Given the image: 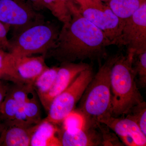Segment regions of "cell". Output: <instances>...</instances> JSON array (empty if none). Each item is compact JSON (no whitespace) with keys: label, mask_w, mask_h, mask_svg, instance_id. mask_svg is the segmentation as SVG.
<instances>
[{"label":"cell","mask_w":146,"mask_h":146,"mask_svg":"<svg viewBox=\"0 0 146 146\" xmlns=\"http://www.w3.org/2000/svg\"><path fill=\"white\" fill-rule=\"evenodd\" d=\"M46 8L51 12L63 25L68 24L72 19L71 6L72 0H43Z\"/></svg>","instance_id":"e0dca14e"},{"label":"cell","mask_w":146,"mask_h":146,"mask_svg":"<svg viewBox=\"0 0 146 146\" xmlns=\"http://www.w3.org/2000/svg\"><path fill=\"white\" fill-rule=\"evenodd\" d=\"M20 106L12 97L7 93L0 108V119L11 121L15 117Z\"/></svg>","instance_id":"44dd1931"},{"label":"cell","mask_w":146,"mask_h":146,"mask_svg":"<svg viewBox=\"0 0 146 146\" xmlns=\"http://www.w3.org/2000/svg\"><path fill=\"white\" fill-rule=\"evenodd\" d=\"M96 125L102 139V146H123L116 134L111 132L107 126L96 121Z\"/></svg>","instance_id":"603a6c76"},{"label":"cell","mask_w":146,"mask_h":146,"mask_svg":"<svg viewBox=\"0 0 146 146\" xmlns=\"http://www.w3.org/2000/svg\"><path fill=\"white\" fill-rule=\"evenodd\" d=\"M94 75L90 66L81 72L69 86L53 100L45 119L58 124L74 109Z\"/></svg>","instance_id":"5b68a950"},{"label":"cell","mask_w":146,"mask_h":146,"mask_svg":"<svg viewBox=\"0 0 146 146\" xmlns=\"http://www.w3.org/2000/svg\"><path fill=\"white\" fill-rule=\"evenodd\" d=\"M56 125L46 119L35 126L30 146H62L59 137V129Z\"/></svg>","instance_id":"5bb4252c"},{"label":"cell","mask_w":146,"mask_h":146,"mask_svg":"<svg viewBox=\"0 0 146 146\" xmlns=\"http://www.w3.org/2000/svg\"><path fill=\"white\" fill-rule=\"evenodd\" d=\"M1 124H0V130H1Z\"/></svg>","instance_id":"f546056e"},{"label":"cell","mask_w":146,"mask_h":146,"mask_svg":"<svg viewBox=\"0 0 146 146\" xmlns=\"http://www.w3.org/2000/svg\"><path fill=\"white\" fill-rule=\"evenodd\" d=\"M137 124L142 132L146 136V103L142 102L133 106L124 115Z\"/></svg>","instance_id":"ac0fdd59"},{"label":"cell","mask_w":146,"mask_h":146,"mask_svg":"<svg viewBox=\"0 0 146 146\" xmlns=\"http://www.w3.org/2000/svg\"><path fill=\"white\" fill-rule=\"evenodd\" d=\"M71 11V21L63 25L54 46L45 57L61 63L106 58V47L112 45L104 33L82 16L75 4Z\"/></svg>","instance_id":"6da1fadb"},{"label":"cell","mask_w":146,"mask_h":146,"mask_svg":"<svg viewBox=\"0 0 146 146\" xmlns=\"http://www.w3.org/2000/svg\"><path fill=\"white\" fill-rule=\"evenodd\" d=\"M81 15L104 33L111 45H117L124 22L107 4L102 2L84 7H79Z\"/></svg>","instance_id":"ba28073f"},{"label":"cell","mask_w":146,"mask_h":146,"mask_svg":"<svg viewBox=\"0 0 146 146\" xmlns=\"http://www.w3.org/2000/svg\"><path fill=\"white\" fill-rule=\"evenodd\" d=\"M133 53L116 55L110 72L111 115L117 117L125 115L130 108L144 100L136 82L132 67Z\"/></svg>","instance_id":"7a4b0ae2"},{"label":"cell","mask_w":146,"mask_h":146,"mask_svg":"<svg viewBox=\"0 0 146 146\" xmlns=\"http://www.w3.org/2000/svg\"><path fill=\"white\" fill-rule=\"evenodd\" d=\"M80 5L79 7H84L94 5L101 1L100 0H72Z\"/></svg>","instance_id":"d4e9b609"},{"label":"cell","mask_w":146,"mask_h":146,"mask_svg":"<svg viewBox=\"0 0 146 146\" xmlns=\"http://www.w3.org/2000/svg\"><path fill=\"white\" fill-rule=\"evenodd\" d=\"M96 121L107 126L128 146H145L146 136L136 123L125 117H113L111 114L101 116Z\"/></svg>","instance_id":"30bf717a"},{"label":"cell","mask_w":146,"mask_h":146,"mask_svg":"<svg viewBox=\"0 0 146 146\" xmlns=\"http://www.w3.org/2000/svg\"><path fill=\"white\" fill-rule=\"evenodd\" d=\"M60 30L52 24L35 25L17 35L10 42L8 52L17 56H31L45 54L54 46Z\"/></svg>","instance_id":"277c9868"},{"label":"cell","mask_w":146,"mask_h":146,"mask_svg":"<svg viewBox=\"0 0 146 146\" xmlns=\"http://www.w3.org/2000/svg\"><path fill=\"white\" fill-rule=\"evenodd\" d=\"M44 55L20 56L7 52L1 76L16 84H33L36 78L48 68Z\"/></svg>","instance_id":"8992f818"},{"label":"cell","mask_w":146,"mask_h":146,"mask_svg":"<svg viewBox=\"0 0 146 146\" xmlns=\"http://www.w3.org/2000/svg\"><path fill=\"white\" fill-rule=\"evenodd\" d=\"M90 66L89 64L82 61L78 63H62L61 66L59 67L51 88L43 99L40 101L47 112L54 98L67 89L82 71Z\"/></svg>","instance_id":"8fae6325"},{"label":"cell","mask_w":146,"mask_h":146,"mask_svg":"<svg viewBox=\"0 0 146 146\" xmlns=\"http://www.w3.org/2000/svg\"><path fill=\"white\" fill-rule=\"evenodd\" d=\"M58 69L59 67H48L33 83V87L40 101L43 99L51 88Z\"/></svg>","instance_id":"2e32d148"},{"label":"cell","mask_w":146,"mask_h":146,"mask_svg":"<svg viewBox=\"0 0 146 146\" xmlns=\"http://www.w3.org/2000/svg\"><path fill=\"white\" fill-rule=\"evenodd\" d=\"M62 123L63 125L62 129L72 132L84 127L86 124V120L82 114L74 110L65 117Z\"/></svg>","instance_id":"7402d4cb"},{"label":"cell","mask_w":146,"mask_h":146,"mask_svg":"<svg viewBox=\"0 0 146 146\" xmlns=\"http://www.w3.org/2000/svg\"><path fill=\"white\" fill-rule=\"evenodd\" d=\"M33 4V5L38 9H44L46 8L43 0H29Z\"/></svg>","instance_id":"83f0119b"},{"label":"cell","mask_w":146,"mask_h":146,"mask_svg":"<svg viewBox=\"0 0 146 146\" xmlns=\"http://www.w3.org/2000/svg\"><path fill=\"white\" fill-rule=\"evenodd\" d=\"M117 46L134 54L146 51V2L125 21Z\"/></svg>","instance_id":"9c48e42d"},{"label":"cell","mask_w":146,"mask_h":146,"mask_svg":"<svg viewBox=\"0 0 146 146\" xmlns=\"http://www.w3.org/2000/svg\"><path fill=\"white\" fill-rule=\"evenodd\" d=\"M106 3L111 10L124 22L131 16L146 0H107Z\"/></svg>","instance_id":"9a60e30c"},{"label":"cell","mask_w":146,"mask_h":146,"mask_svg":"<svg viewBox=\"0 0 146 146\" xmlns=\"http://www.w3.org/2000/svg\"><path fill=\"white\" fill-rule=\"evenodd\" d=\"M84 127L75 131L59 129L58 137L63 146H96L102 145L100 131L96 130V121L86 119Z\"/></svg>","instance_id":"7c38bea8"},{"label":"cell","mask_w":146,"mask_h":146,"mask_svg":"<svg viewBox=\"0 0 146 146\" xmlns=\"http://www.w3.org/2000/svg\"><path fill=\"white\" fill-rule=\"evenodd\" d=\"M36 125L27 127L5 121L0 130V146H30Z\"/></svg>","instance_id":"4fadbf2b"},{"label":"cell","mask_w":146,"mask_h":146,"mask_svg":"<svg viewBox=\"0 0 146 146\" xmlns=\"http://www.w3.org/2000/svg\"><path fill=\"white\" fill-rule=\"evenodd\" d=\"M132 67L140 87L146 86V51L134 54Z\"/></svg>","instance_id":"ffe728a7"},{"label":"cell","mask_w":146,"mask_h":146,"mask_svg":"<svg viewBox=\"0 0 146 146\" xmlns=\"http://www.w3.org/2000/svg\"><path fill=\"white\" fill-rule=\"evenodd\" d=\"M115 58H108L100 67L80 100L77 111L87 119L96 121L101 116L111 115L110 72Z\"/></svg>","instance_id":"3957f363"},{"label":"cell","mask_w":146,"mask_h":146,"mask_svg":"<svg viewBox=\"0 0 146 146\" xmlns=\"http://www.w3.org/2000/svg\"><path fill=\"white\" fill-rule=\"evenodd\" d=\"M0 21L13 27L18 34L44 23L43 16L23 0H0Z\"/></svg>","instance_id":"52a82bcc"},{"label":"cell","mask_w":146,"mask_h":146,"mask_svg":"<svg viewBox=\"0 0 146 146\" xmlns=\"http://www.w3.org/2000/svg\"><path fill=\"white\" fill-rule=\"evenodd\" d=\"M10 27L0 21V50H9L10 42L7 38V34Z\"/></svg>","instance_id":"cb8c5ba5"},{"label":"cell","mask_w":146,"mask_h":146,"mask_svg":"<svg viewBox=\"0 0 146 146\" xmlns=\"http://www.w3.org/2000/svg\"><path fill=\"white\" fill-rule=\"evenodd\" d=\"M8 89V87L7 86L0 85V108L7 93Z\"/></svg>","instance_id":"4316f807"},{"label":"cell","mask_w":146,"mask_h":146,"mask_svg":"<svg viewBox=\"0 0 146 146\" xmlns=\"http://www.w3.org/2000/svg\"><path fill=\"white\" fill-rule=\"evenodd\" d=\"M29 121L35 125L41 121L40 105L37 100V94L30 99L21 107Z\"/></svg>","instance_id":"d6986e66"},{"label":"cell","mask_w":146,"mask_h":146,"mask_svg":"<svg viewBox=\"0 0 146 146\" xmlns=\"http://www.w3.org/2000/svg\"><path fill=\"white\" fill-rule=\"evenodd\" d=\"M100 1H101L102 2V1H106L107 0H100Z\"/></svg>","instance_id":"f1b7e54d"},{"label":"cell","mask_w":146,"mask_h":146,"mask_svg":"<svg viewBox=\"0 0 146 146\" xmlns=\"http://www.w3.org/2000/svg\"><path fill=\"white\" fill-rule=\"evenodd\" d=\"M7 52L5 51L0 50V76H1L2 74Z\"/></svg>","instance_id":"484cf974"}]
</instances>
